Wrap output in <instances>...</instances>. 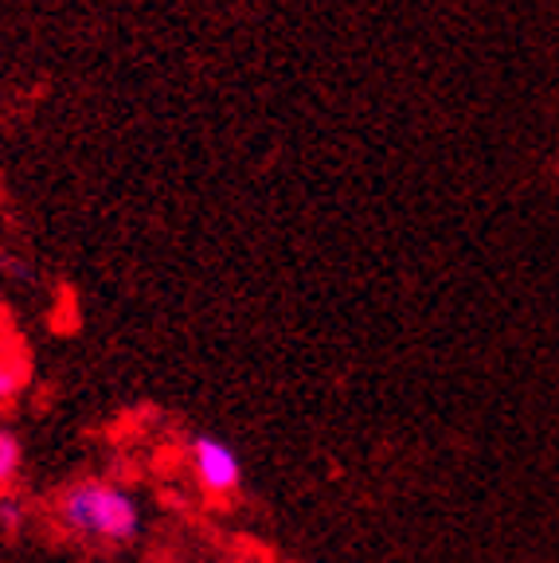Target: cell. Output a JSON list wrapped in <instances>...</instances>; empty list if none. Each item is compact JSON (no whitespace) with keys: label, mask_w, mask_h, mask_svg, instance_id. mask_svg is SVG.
Instances as JSON below:
<instances>
[{"label":"cell","mask_w":559,"mask_h":563,"mask_svg":"<svg viewBox=\"0 0 559 563\" xmlns=\"http://www.w3.org/2000/svg\"><path fill=\"white\" fill-rule=\"evenodd\" d=\"M193 474L200 482V489L216 501L235 497L243 485V457L235 454V446L216 434H196L193 439Z\"/></svg>","instance_id":"cell-2"},{"label":"cell","mask_w":559,"mask_h":563,"mask_svg":"<svg viewBox=\"0 0 559 563\" xmlns=\"http://www.w3.org/2000/svg\"><path fill=\"white\" fill-rule=\"evenodd\" d=\"M0 520H4L9 532H17L20 520H24V509H20V501L12 497V493H0Z\"/></svg>","instance_id":"cell-4"},{"label":"cell","mask_w":559,"mask_h":563,"mask_svg":"<svg viewBox=\"0 0 559 563\" xmlns=\"http://www.w3.org/2000/svg\"><path fill=\"white\" fill-rule=\"evenodd\" d=\"M24 470V446H20L12 427H0V493H12Z\"/></svg>","instance_id":"cell-3"},{"label":"cell","mask_w":559,"mask_h":563,"mask_svg":"<svg viewBox=\"0 0 559 563\" xmlns=\"http://www.w3.org/2000/svg\"><path fill=\"white\" fill-rule=\"evenodd\" d=\"M17 391H20V372L12 368V364L0 361V404H4V399H12Z\"/></svg>","instance_id":"cell-5"},{"label":"cell","mask_w":559,"mask_h":563,"mask_svg":"<svg viewBox=\"0 0 559 563\" xmlns=\"http://www.w3.org/2000/svg\"><path fill=\"white\" fill-rule=\"evenodd\" d=\"M59 525L67 537L98 548H125L141 537V505L125 485L83 477L59 493Z\"/></svg>","instance_id":"cell-1"}]
</instances>
